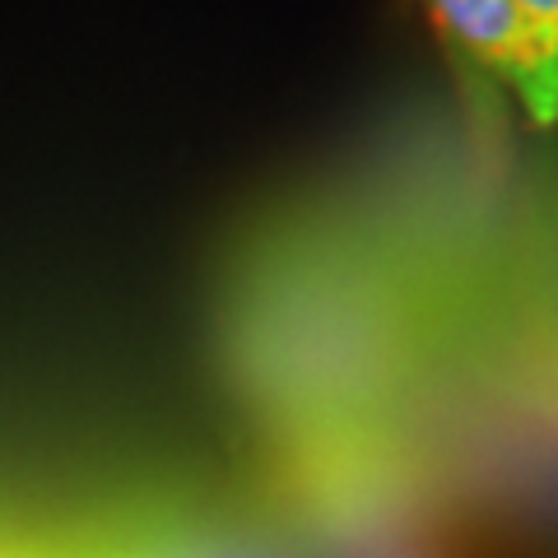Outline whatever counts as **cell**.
<instances>
[{
    "label": "cell",
    "mask_w": 558,
    "mask_h": 558,
    "mask_svg": "<svg viewBox=\"0 0 558 558\" xmlns=\"http://www.w3.org/2000/svg\"><path fill=\"white\" fill-rule=\"evenodd\" d=\"M447 51L470 65L484 84H508L531 121L554 126V94L545 75V57L521 20L517 0H428Z\"/></svg>",
    "instance_id": "obj_1"
},
{
    "label": "cell",
    "mask_w": 558,
    "mask_h": 558,
    "mask_svg": "<svg viewBox=\"0 0 558 558\" xmlns=\"http://www.w3.org/2000/svg\"><path fill=\"white\" fill-rule=\"evenodd\" d=\"M517 10H521V20H526V28H531L539 57H545L554 117H558V0H517Z\"/></svg>",
    "instance_id": "obj_2"
}]
</instances>
